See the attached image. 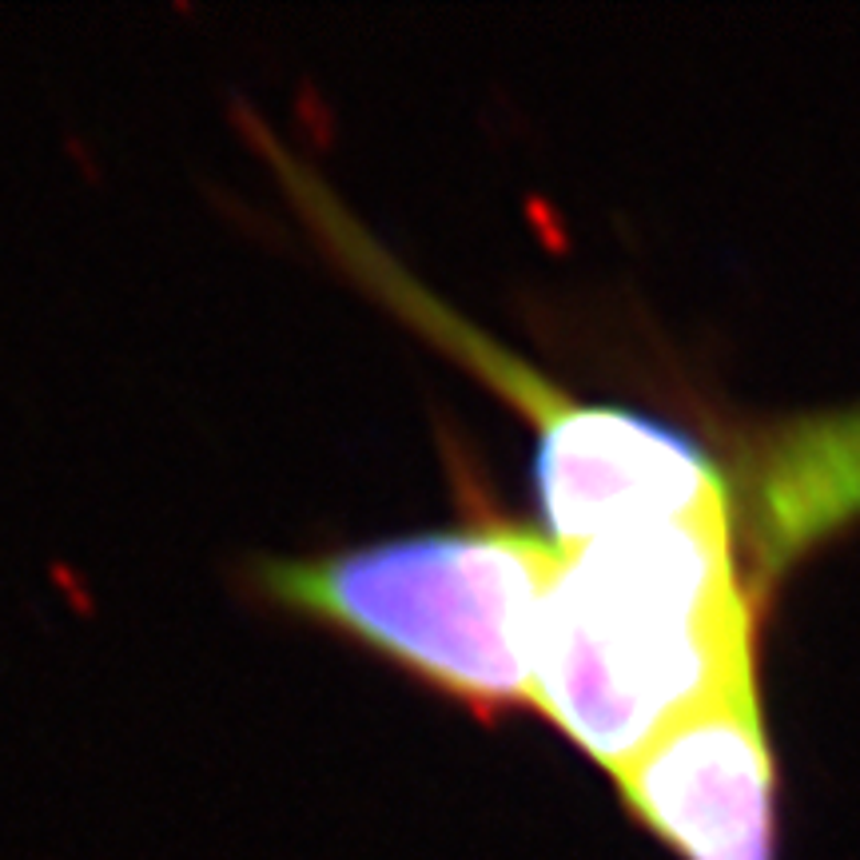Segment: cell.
I'll return each instance as SVG.
<instances>
[{
    "mask_svg": "<svg viewBox=\"0 0 860 860\" xmlns=\"http://www.w3.org/2000/svg\"><path fill=\"white\" fill-rule=\"evenodd\" d=\"M613 781L682 860H777V765L756 685L689 717Z\"/></svg>",
    "mask_w": 860,
    "mask_h": 860,
    "instance_id": "obj_3",
    "label": "cell"
},
{
    "mask_svg": "<svg viewBox=\"0 0 860 860\" xmlns=\"http://www.w3.org/2000/svg\"><path fill=\"white\" fill-rule=\"evenodd\" d=\"M558 546L519 522H470L307 558H263V598L367 645L470 709H534Z\"/></svg>",
    "mask_w": 860,
    "mask_h": 860,
    "instance_id": "obj_2",
    "label": "cell"
},
{
    "mask_svg": "<svg viewBox=\"0 0 860 860\" xmlns=\"http://www.w3.org/2000/svg\"><path fill=\"white\" fill-rule=\"evenodd\" d=\"M860 514V411L788 423L756 455L749 522L773 570Z\"/></svg>",
    "mask_w": 860,
    "mask_h": 860,
    "instance_id": "obj_4",
    "label": "cell"
},
{
    "mask_svg": "<svg viewBox=\"0 0 860 860\" xmlns=\"http://www.w3.org/2000/svg\"><path fill=\"white\" fill-rule=\"evenodd\" d=\"M753 682V610L733 510L558 549L534 709L610 777Z\"/></svg>",
    "mask_w": 860,
    "mask_h": 860,
    "instance_id": "obj_1",
    "label": "cell"
}]
</instances>
